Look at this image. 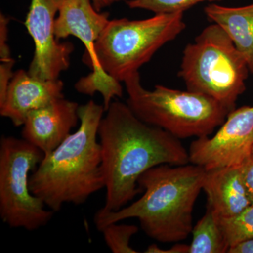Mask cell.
Listing matches in <instances>:
<instances>
[{
  "label": "cell",
  "instance_id": "9c48e42d",
  "mask_svg": "<svg viewBox=\"0 0 253 253\" xmlns=\"http://www.w3.org/2000/svg\"><path fill=\"white\" fill-rule=\"evenodd\" d=\"M253 143V106L231 111L215 134L197 138L189 150V162L206 170L240 168L251 157Z\"/></svg>",
  "mask_w": 253,
  "mask_h": 253
},
{
  "label": "cell",
  "instance_id": "30bf717a",
  "mask_svg": "<svg viewBox=\"0 0 253 253\" xmlns=\"http://www.w3.org/2000/svg\"><path fill=\"white\" fill-rule=\"evenodd\" d=\"M63 1L31 0L25 26L34 42L35 54L28 72L38 79H59L71 63L74 46L60 42L55 36L56 15Z\"/></svg>",
  "mask_w": 253,
  "mask_h": 253
},
{
  "label": "cell",
  "instance_id": "5b68a950",
  "mask_svg": "<svg viewBox=\"0 0 253 253\" xmlns=\"http://www.w3.org/2000/svg\"><path fill=\"white\" fill-rule=\"evenodd\" d=\"M249 73L229 37L212 23L186 46L178 75L187 90L209 96L231 112L246 91Z\"/></svg>",
  "mask_w": 253,
  "mask_h": 253
},
{
  "label": "cell",
  "instance_id": "9a60e30c",
  "mask_svg": "<svg viewBox=\"0 0 253 253\" xmlns=\"http://www.w3.org/2000/svg\"><path fill=\"white\" fill-rule=\"evenodd\" d=\"M191 234L189 253H226L229 251V245L217 214L208 206L204 215L193 227Z\"/></svg>",
  "mask_w": 253,
  "mask_h": 253
},
{
  "label": "cell",
  "instance_id": "5bb4252c",
  "mask_svg": "<svg viewBox=\"0 0 253 253\" xmlns=\"http://www.w3.org/2000/svg\"><path fill=\"white\" fill-rule=\"evenodd\" d=\"M204 11L208 19L229 37L253 74V3L239 7L211 3Z\"/></svg>",
  "mask_w": 253,
  "mask_h": 253
},
{
  "label": "cell",
  "instance_id": "e0dca14e",
  "mask_svg": "<svg viewBox=\"0 0 253 253\" xmlns=\"http://www.w3.org/2000/svg\"><path fill=\"white\" fill-rule=\"evenodd\" d=\"M222 0H128L126 4L132 9H144L155 14L184 13L203 2L217 3Z\"/></svg>",
  "mask_w": 253,
  "mask_h": 253
},
{
  "label": "cell",
  "instance_id": "ba28073f",
  "mask_svg": "<svg viewBox=\"0 0 253 253\" xmlns=\"http://www.w3.org/2000/svg\"><path fill=\"white\" fill-rule=\"evenodd\" d=\"M109 14L95 9L91 0H64L55 21V36L58 41L69 36L77 38L85 51L83 62L92 70L75 85L81 94L93 96L100 93L105 111L116 97H122L121 83L108 76L100 68L96 59L95 44L109 21Z\"/></svg>",
  "mask_w": 253,
  "mask_h": 253
},
{
  "label": "cell",
  "instance_id": "44dd1931",
  "mask_svg": "<svg viewBox=\"0 0 253 253\" xmlns=\"http://www.w3.org/2000/svg\"><path fill=\"white\" fill-rule=\"evenodd\" d=\"M228 253H253V238L231 246Z\"/></svg>",
  "mask_w": 253,
  "mask_h": 253
},
{
  "label": "cell",
  "instance_id": "52a82bcc",
  "mask_svg": "<svg viewBox=\"0 0 253 253\" xmlns=\"http://www.w3.org/2000/svg\"><path fill=\"white\" fill-rule=\"evenodd\" d=\"M44 154L27 141L11 136L0 140V217L6 225L29 231L46 226L54 212L30 189V173Z\"/></svg>",
  "mask_w": 253,
  "mask_h": 253
},
{
  "label": "cell",
  "instance_id": "7c38bea8",
  "mask_svg": "<svg viewBox=\"0 0 253 253\" xmlns=\"http://www.w3.org/2000/svg\"><path fill=\"white\" fill-rule=\"evenodd\" d=\"M61 80L38 79L24 70L14 73L6 96L0 104V115L9 118L15 126H23L28 115L64 98Z\"/></svg>",
  "mask_w": 253,
  "mask_h": 253
},
{
  "label": "cell",
  "instance_id": "ac0fdd59",
  "mask_svg": "<svg viewBox=\"0 0 253 253\" xmlns=\"http://www.w3.org/2000/svg\"><path fill=\"white\" fill-rule=\"evenodd\" d=\"M139 228L133 224L112 223L104 226L101 232L106 246L113 253H138L139 251L130 246L131 237L135 235Z\"/></svg>",
  "mask_w": 253,
  "mask_h": 253
},
{
  "label": "cell",
  "instance_id": "7402d4cb",
  "mask_svg": "<svg viewBox=\"0 0 253 253\" xmlns=\"http://www.w3.org/2000/svg\"><path fill=\"white\" fill-rule=\"evenodd\" d=\"M93 6L98 11H101L104 8L111 6L115 3L120 2L123 0H91Z\"/></svg>",
  "mask_w": 253,
  "mask_h": 253
},
{
  "label": "cell",
  "instance_id": "8992f818",
  "mask_svg": "<svg viewBox=\"0 0 253 253\" xmlns=\"http://www.w3.org/2000/svg\"><path fill=\"white\" fill-rule=\"evenodd\" d=\"M185 28L184 13L109 20L95 44L98 63L108 76L123 83Z\"/></svg>",
  "mask_w": 253,
  "mask_h": 253
},
{
  "label": "cell",
  "instance_id": "d6986e66",
  "mask_svg": "<svg viewBox=\"0 0 253 253\" xmlns=\"http://www.w3.org/2000/svg\"><path fill=\"white\" fill-rule=\"evenodd\" d=\"M239 168L244 185L253 204V157L248 158Z\"/></svg>",
  "mask_w": 253,
  "mask_h": 253
},
{
  "label": "cell",
  "instance_id": "2e32d148",
  "mask_svg": "<svg viewBox=\"0 0 253 253\" xmlns=\"http://www.w3.org/2000/svg\"><path fill=\"white\" fill-rule=\"evenodd\" d=\"M229 248L253 238V204L231 217H218Z\"/></svg>",
  "mask_w": 253,
  "mask_h": 253
},
{
  "label": "cell",
  "instance_id": "3957f363",
  "mask_svg": "<svg viewBox=\"0 0 253 253\" xmlns=\"http://www.w3.org/2000/svg\"><path fill=\"white\" fill-rule=\"evenodd\" d=\"M206 170L192 163L162 164L139 177L144 194L137 201L116 212L95 214L98 230L112 223L136 218L146 235L161 243L187 239L193 227V211L203 190Z\"/></svg>",
  "mask_w": 253,
  "mask_h": 253
},
{
  "label": "cell",
  "instance_id": "7a4b0ae2",
  "mask_svg": "<svg viewBox=\"0 0 253 253\" xmlns=\"http://www.w3.org/2000/svg\"><path fill=\"white\" fill-rule=\"evenodd\" d=\"M104 106L93 100L80 106V125L42 159L30 176V189L54 212L78 206L105 186L98 130Z\"/></svg>",
  "mask_w": 253,
  "mask_h": 253
},
{
  "label": "cell",
  "instance_id": "4fadbf2b",
  "mask_svg": "<svg viewBox=\"0 0 253 253\" xmlns=\"http://www.w3.org/2000/svg\"><path fill=\"white\" fill-rule=\"evenodd\" d=\"M203 191L207 196V206L219 217L235 216L252 204L239 168L206 170Z\"/></svg>",
  "mask_w": 253,
  "mask_h": 253
},
{
  "label": "cell",
  "instance_id": "6da1fadb",
  "mask_svg": "<svg viewBox=\"0 0 253 253\" xmlns=\"http://www.w3.org/2000/svg\"><path fill=\"white\" fill-rule=\"evenodd\" d=\"M106 200L96 213L116 212L140 194L138 184L145 172L162 164L189 162L180 139L143 122L126 104L112 101L98 130Z\"/></svg>",
  "mask_w": 253,
  "mask_h": 253
},
{
  "label": "cell",
  "instance_id": "603a6c76",
  "mask_svg": "<svg viewBox=\"0 0 253 253\" xmlns=\"http://www.w3.org/2000/svg\"><path fill=\"white\" fill-rule=\"evenodd\" d=\"M252 157H253V146H252V149H251V156Z\"/></svg>",
  "mask_w": 253,
  "mask_h": 253
},
{
  "label": "cell",
  "instance_id": "ffe728a7",
  "mask_svg": "<svg viewBox=\"0 0 253 253\" xmlns=\"http://www.w3.org/2000/svg\"><path fill=\"white\" fill-rule=\"evenodd\" d=\"M145 253H189V245L176 244L169 249H160L157 245L152 244L145 250Z\"/></svg>",
  "mask_w": 253,
  "mask_h": 253
},
{
  "label": "cell",
  "instance_id": "8fae6325",
  "mask_svg": "<svg viewBox=\"0 0 253 253\" xmlns=\"http://www.w3.org/2000/svg\"><path fill=\"white\" fill-rule=\"evenodd\" d=\"M80 106L61 98L28 115L22 138L44 155L56 149L80 123Z\"/></svg>",
  "mask_w": 253,
  "mask_h": 253
},
{
  "label": "cell",
  "instance_id": "277c9868",
  "mask_svg": "<svg viewBox=\"0 0 253 253\" xmlns=\"http://www.w3.org/2000/svg\"><path fill=\"white\" fill-rule=\"evenodd\" d=\"M123 83L126 104L136 117L180 140L212 135L230 113L212 98L187 89L156 85L149 90L141 84L139 71Z\"/></svg>",
  "mask_w": 253,
  "mask_h": 253
}]
</instances>
